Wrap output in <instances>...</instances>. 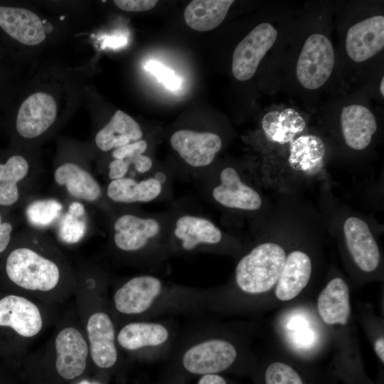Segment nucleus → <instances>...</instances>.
Instances as JSON below:
<instances>
[{"instance_id": "obj_1", "label": "nucleus", "mask_w": 384, "mask_h": 384, "mask_svg": "<svg viewBox=\"0 0 384 384\" xmlns=\"http://www.w3.org/2000/svg\"><path fill=\"white\" fill-rule=\"evenodd\" d=\"M7 279L23 296L53 306L75 294L76 272L47 232L28 228L4 264Z\"/></svg>"}, {"instance_id": "obj_2", "label": "nucleus", "mask_w": 384, "mask_h": 384, "mask_svg": "<svg viewBox=\"0 0 384 384\" xmlns=\"http://www.w3.org/2000/svg\"><path fill=\"white\" fill-rule=\"evenodd\" d=\"M218 289L185 286L143 274L116 285L110 294L117 325L180 314L213 311Z\"/></svg>"}, {"instance_id": "obj_3", "label": "nucleus", "mask_w": 384, "mask_h": 384, "mask_svg": "<svg viewBox=\"0 0 384 384\" xmlns=\"http://www.w3.org/2000/svg\"><path fill=\"white\" fill-rule=\"evenodd\" d=\"M75 272L77 316L89 346L92 369L105 375L117 367L120 354L110 301V277L93 264L82 263Z\"/></svg>"}, {"instance_id": "obj_4", "label": "nucleus", "mask_w": 384, "mask_h": 384, "mask_svg": "<svg viewBox=\"0 0 384 384\" xmlns=\"http://www.w3.org/2000/svg\"><path fill=\"white\" fill-rule=\"evenodd\" d=\"M107 218L108 251L117 260L149 267L169 258L171 210L147 213L134 206H119Z\"/></svg>"}, {"instance_id": "obj_5", "label": "nucleus", "mask_w": 384, "mask_h": 384, "mask_svg": "<svg viewBox=\"0 0 384 384\" xmlns=\"http://www.w3.org/2000/svg\"><path fill=\"white\" fill-rule=\"evenodd\" d=\"M92 369L89 346L77 317L64 319L42 352L31 359V384H73Z\"/></svg>"}, {"instance_id": "obj_6", "label": "nucleus", "mask_w": 384, "mask_h": 384, "mask_svg": "<svg viewBox=\"0 0 384 384\" xmlns=\"http://www.w3.org/2000/svg\"><path fill=\"white\" fill-rule=\"evenodd\" d=\"M240 354L233 340L208 323L178 337L169 356L184 373L202 376L230 370Z\"/></svg>"}, {"instance_id": "obj_7", "label": "nucleus", "mask_w": 384, "mask_h": 384, "mask_svg": "<svg viewBox=\"0 0 384 384\" xmlns=\"http://www.w3.org/2000/svg\"><path fill=\"white\" fill-rule=\"evenodd\" d=\"M178 338L174 326L156 319L134 320L117 326L119 352L142 361L169 357Z\"/></svg>"}, {"instance_id": "obj_8", "label": "nucleus", "mask_w": 384, "mask_h": 384, "mask_svg": "<svg viewBox=\"0 0 384 384\" xmlns=\"http://www.w3.org/2000/svg\"><path fill=\"white\" fill-rule=\"evenodd\" d=\"M223 230L210 218L179 209L171 210L169 257L194 253H218L225 243Z\"/></svg>"}, {"instance_id": "obj_9", "label": "nucleus", "mask_w": 384, "mask_h": 384, "mask_svg": "<svg viewBox=\"0 0 384 384\" xmlns=\"http://www.w3.org/2000/svg\"><path fill=\"white\" fill-rule=\"evenodd\" d=\"M285 259L284 250L277 243L256 245L236 265L234 282L237 290L248 297L270 291L278 281Z\"/></svg>"}, {"instance_id": "obj_10", "label": "nucleus", "mask_w": 384, "mask_h": 384, "mask_svg": "<svg viewBox=\"0 0 384 384\" xmlns=\"http://www.w3.org/2000/svg\"><path fill=\"white\" fill-rule=\"evenodd\" d=\"M53 177L65 201H80L98 209L107 217L117 208L107 201L104 186L82 164L75 161L60 162L54 168Z\"/></svg>"}, {"instance_id": "obj_11", "label": "nucleus", "mask_w": 384, "mask_h": 384, "mask_svg": "<svg viewBox=\"0 0 384 384\" xmlns=\"http://www.w3.org/2000/svg\"><path fill=\"white\" fill-rule=\"evenodd\" d=\"M198 179L205 197L223 208L253 212L262 206L260 195L246 184L232 166L224 167L217 173L208 171Z\"/></svg>"}, {"instance_id": "obj_12", "label": "nucleus", "mask_w": 384, "mask_h": 384, "mask_svg": "<svg viewBox=\"0 0 384 384\" xmlns=\"http://www.w3.org/2000/svg\"><path fill=\"white\" fill-rule=\"evenodd\" d=\"M48 304L21 294L0 299V327L11 329L23 341H32L51 319Z\"/></svg>"}, {"instance_id": "obj_13", "label": "nucleus", "mask_w": 384, "mask_h": 384, "mask_svg": "<svg viewBox=\"0 0 384 384\" xmlns=\"http://www.w3.org/2000/svg\"><path fill=\"white\" fill-rule=\"evenodd\" d=\"M169 143L186 168L191 171V176L196 178L210 169L223 147L218 134L188 128L176 130L171 135Z\"/></svg>"}, {"instance_id": "obj_14", "label": "nucleus", "mask_w": 384, "mask_h": 384, "mask_svg": "<svg viewBox=\"0 0 384 384\" xmlns=\"http://www.w3.org/2000/svg\"><path fill=\"white\" fill-rule=\"evenodd\" d=\"M170 174L154 171L145 177L126 176L108 181L104 186L107 201L114 206H134L168 197Z\"/></svg>"}, {"instance_id": "obj_15", "label": "nucleus", "mask_w": 384, "mask_h": 384, "mask_svg": "<svg viewBox=\"0 0 384 384\" xmlns=\"http://www.w3.org/2000/svg\"><path fill=\"white\" fill-rule=\"evenodd\" d=\"M334 63L330 40L324 35L314 33L306 40L299 54L296 66L297 79L304 87L317 89L329 79Z\"/></svg>"}, {"instance_id": "obj_16", "label": "nucleus", "mask_w": 384, "mask_h": 384, "mask_svg": "<svg viewBox=\"0 0 384 384\" xmlns=\"http://www.w3.org/2000/svg\"><path fill=\"white\" fill-rule=\"evenodd\" d=\"M277 31L269 23L255 26L235 47L232 58V72L240 81L250 79L267 51L272 47Z\"/></svg>"}, {"instance_id": "obj_17", "label": "nucleus", "mask_w": 384, "mask_h": 384, "mask_svg": "<svg viewBox=\"0 0 384 384\" xmlns=\"http://www.w3.org/2000/svg\"><path fill=\"white\" fill-rule=\"evenodd\" d=\"M56 115L57 105L50 95L42 92L33 93L18 108L16 132L23 139H37L50 128Z\"/></svg>"}, {"instance_id": "obj_18", "label": "nucleus", "mask_w": 384, "mask_h": 384, "mask_svg": "<svg viewBox=\"0 0 384 384\" xmlns=\"http://www.w3.org/2000/svg\"><path fill=\"white\" fill-rule=\"evenodd\" d=\"M40 174L25 156L14 154L0 162V206L10 207L21 198V186L33 188Z\"/></svg>"}, {"instance_id": "obj_19", "label": "nucleus", "mask_w": 384, "mask_h": 384, "mask_svg": "<svg viewBox=\"0 0 384 384\" xmlns=\"http://www.w3.org/2000/svg\"><path fill=\"white\" fill-rule=\"evenodd\" d=\"M343 234L355 264L365 272H371L378 266L380 253L368 224L356 217L348 218L343 223Z\"/></svg>"}, {"instance_id": "obj_20", "label": "nucleus", "mask_w": 384, "mask_h": 384, "mask_svg": "<svg viewBox=\"0 0 384 384\" xmlns=\"http://www.w3.org/2000/svg\"><path fill=\"white\" fill-rule=\"evenodd\" d=\"M384 46V16H374L363 20L348 31L346 50L356 62L365 61L380 52Z\"/></svg>"}, {"instance_id": "obj_21", "label": "nucleus", "mask_w": 384, "mask_h": 384, "mask_svg": "<svg viewBox=\"0 0 384 384\" xmlns=\"http://www.w3.org/2000/svg\"><path fill=\"white\" fill-rule=\"evenodd\" d=\"M0 28L24 45L36 46L46 39L41 18L24 8L0 6Z\"/></svg>"}, {"instance_id": "obj_22", "label": "nucleus", "mask_w": 384, "mask_h": 384, "mask_svg": "<svg viewBox=\"0 0 384 384\" xmlns=\"http://www.w3.org/2000/svg\"><path fill=\"white\" fill-rule=\"evenodd\" d=\"M311 270V260L307 254L300 250L291 252L276 284L277 298L283 302L294 299L307 285Z\"/></svg>"}, {"instance_id": "obj_23", "label": "nucleus", "mask_w": 384, "mask_h": 384, "mask_svg": "<svg viewBox=\"0 0 384 384\" xmlns=\"http://www.w3.org/2000/svg\"><path fill=\"white\" fill-rule=\"evenodd\" d=\"M341 124L346 144L355 150L366 149L377 130L375 116L369 109L361 105L343 107Z\"/></svg>"}, {"instance_id": "obj_24", "label": "nucleus", "mask_w": 384, "mask_h": 384, "mask_svg": "<svg viewBox=\"0 0 384 384\" xmlns=\"http://www.w3.org/2000/svg\"><path fill=\"white\" fill-rule=\"evenodd\" d=\"M139 124L122 110H117L110 120L100 129L95 137L96 146L108 152L143 139Z\"/></svg>"}, {"instance_id": "obj_25", "label": "nucleus", "mask_w": 384, "mask_h": 384, "mask_svg": "<svg viewBox=\"0 0 384 384\" xmlns=\"http://www.w3.org/2000/svg\"><path fill=\"white\" fill-rule=\"evenodd\" d=\"M317 309L322 321L329 325H346L351 314L349 289L341 277L330 280L319 295Z\"/></svg>"}, {"instance_id": "obj_26", "label": "nucleus", "mask_w": 384, "mask_h": 384, "mask_svg": "<svg viewBox=\"0 0 384 384\" xmlns=\"http://www.w3.org/2000/svg\"><path fill=\"white\" fill-rule=\"evenodd\" d=\"M65 202V210L53 230L61 243L75 245L88 236L92 221L85 204L78 201Z\"/></svg>"}, {"instance_id": "obj_27", "label": "nucleus", "mask_w": 384, "mask_h": 384, "mask_svg": "<svg viewBox=\"0 0 384 384\" xmlns=\"http://www.w3.org/2000/svg\"><path fill=\"white\" fill-rule=\"evenodd\" d=\"M324 156L325 146L320 137L302 135L291 142L288 161L294 170L314 175L322 169Z\"/></svg>"}, {"instance_id": "obj_28", "label": "nucleus", "mask_w": 384, "mask_h": 384, "mask_svg": "<svg viewBox=\"0 0 384 384\" xmlns=\"http://www.w3.org/2000/svg\"><path fill=\"white\" fill-rule=\"evenodd\" d=\"M233 3V0H193L184 10L185 22L196 31H210L222 23Z\"/></svg>"}, {"instance_id": "obj_29", "label": "nucleus", "mask_w": 384, "mask_h": 384, "mask_svg": "<svg viewBox=\"0 0 384 384\" xmlns=\"http://www.w3.org/2000/svg\"><path fill=\"white\" fill-rule=\"evenodd\" d=\"M267 139L280 144L292 142L306 127L302 115L292 108L267 113L262 121Z\"/></svg>"}, {"instance_id": "obj_30", "label": "nucleus", "mask_w": 384, "mask_h": 384, "mask_svg": "<svg viewBox=\"0 0 384 384\" xmlns=\"http://www.w3.org/2000/svg\"><path fill=\"white\" fill-rule=\"evenodd\" d=\"M65 202L55 197L31 196L23 209V215L28 228L47 232L53 229L63 214Z\"/></svg>"}, {"instance_id": "obj_31", "label": "nucleus", "mask_w": 384, "mask_h": 384, "mask_svg": "<svg viewBox=\"0 0 384 384\" xmlns=\"http://www.w3.org/2000/svg\"><path fill=\"white\" fill-rule=\"evenodd\" d=\"M265 384H304L300 374L290 365L280 361L271 363L264 373Z\"/></svg>"}, {"instance_id": "obj_32", "label": "nucleus", "mask_w": 384, "mask_h": 384, "mask_svg": "<svg viewBox=\"0 0 384 384\" xmlns=\"http://www.w3.org/2000/svg\"><path fill=\"white\" fill-rule=\"evenodd\" d=\"M145 69L155 75L158 80L163 83L166 88L174 91L181 85V79L175 73L159 62L151 60L146 62Z\"/></svg>"}, {"instance_id": "obj_33", "label": "nucleus", "mask_w": 384, "mask_h": 384, "mask_svg": "<svg viewBox=\"0 0 384 384\" xmlns=\"http://www.w3.org/2000/svg\"><path fill=\"white\" fill-rule=\"evenodd\" d=\"M149 144L146 139L131 142L112 151V159H119L126 161L129 166L136 157L144 154Z\"/></svg>"}, {"instance_id": "obj_34", "label": "nucleus", "mask_w": 384, "mask_h": 384, "mask_svg": "<svg viewBox=\"0 0 384 384\" xmlns=\"http://www.w3.org/2000/svg\"><path fill=\"white\" fill-rule=\"evenodd\" d=\"M153 169L154 161L152 158L143 154L132 161L129 176L134 173L132 177H145L154 171Z\"/></svg>"}, {"instance_id": "obj_35", "label": "nucleus", "mask_w": 384, "mask_h": 384, "mask_svg": "<svg viewBox=\"0 0 384 384\" xmlns=\"http://www.w3.org/2000/svg\"><path fill=\"white\" fill-rule=\"evenodd\" d=\"M129 164L123 159H112L107 164L106 176L108 181L117 180L129 176Z\"/></svg>"}, {"instance_id": "obj_36", "label": "nucleus", "mask_w": 384, "mask_h": 384, "mask_svg": "<svg viewBox=\"0 0 384 384\" xmlns=\"http://www.w3.org/2000/svg\"><path fill=\"white\" fill-rule=\"evenodd\" d=\"M114 4L126 11H145L153 9L157 4L156 0H115Z\"/></svg>"}, {"instance_id": "obj_37", "label": "nucleus", "mask_w": 384, "mask_h": 384, "mask_svg": "<svg viewBox=\"0 0 384 384\" xmlns=\"http://www.w3.org/2000/svg\"><path fill=\"white\" fill-rule=\"evenodd\" d=\"M13 230V225L9 221L4 220L0 213V254L7 250L11 240Z\"/></svg>"}, {"instance_id": "obj_38", "label": "nucleus", "mask_w": 384, "mask_h": 384, "mask_svg": "<svg viewBox=\"0 0 384 384\" xmlns=\"http://www.w3.org/2000/svg\"><path fill=\"white\" fill-rule=\"evenodd\" d=\"M197 384H228V383L219 374H210L200 376Z\"/></svg>"}, {"instance_id": "obj_39", "label": "nucleus", "mask_w": 384, "mask_h": 384, "mask_svg": "<svg viewBox=\"0 0 384 384\" xmlns=\"http://www.w3.org/2000/svg\"><path fill=\"white\" fill-rule=\"evenodd\" d=\"M375 352L382 362L384 363V338L383 336L378 337L374 343Z\"/></svg>"}, {"instance_id": "obj_40", "label": "nucleus", "mask_w": 384, "mask_h": 384, "mask_svg": "<svg viewBox=\"0 0 384 384\" xmlns=\"http://www.w3.org/2000/svg\"><path fill=\"white\" fill-rule=\"evenodd\" d=\"M126 39L124 37H111L105 41V46L117 48L122 47L126 44Z\"/></svg>"}, {"instance_id": "obj_41", "label": "nucleus", "mask_w": 384, "mask_h": 384, "mask_svg": "<svg viewBox=\"0 0 384 384\" xmlns=\"http://www.w3.org/2000/svg\"><path fill=\"white\" fill-rule=\"evenodd\" d=\"M73 384H104V383L100 380H91L90 378H85Z\"/></svg>"}, {"instance_id": "obj_42", "label": "nucleus", "mask_w": 384, "mask_h": 384, "mask_svg": "<svg viewBox=\"0 0 384 384\" xmlns=\"http://www.w3.org/2000/svg\"><path fill=\"white\" fill-rule=\"evenodd\" d=\"M383 85H384V78H382L381 82H380V93H381V95H382L383 96L384 95V87H383Z\"/></svg>"}, {"instance_id": "obj_43", "label": "nucleus", "mask_w": 384, "mask_h": 384, "mask_svg": "<svg viewBox=\"0 0 384 384\" xmlns=\"http://www.w3.org/2000/svg\"><path fill=\"white\" fill-rule=\"evenodd\" d=\"M64 18H65V16H61V17H60V19H61V20H63Z\"/></svg>"}, {"instance_id": "obj_44", "label": "nucleus", "mask_w": 384, "mask_h": 384, "mask_svg": "<svg viewBox=\"0 0 384 384\" xmlns=\"http://www.w3.org/2000/svg\"><path fill=\"white\" fill-rule=\"evenodd\" d=\"M0 384H4V383H0Z\"/></svg>"}]
</instances>
